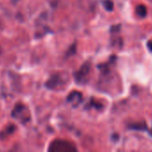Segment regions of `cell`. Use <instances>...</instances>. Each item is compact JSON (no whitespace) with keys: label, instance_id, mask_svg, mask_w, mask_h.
I'll return each instance as SVG.
<instances>
[{"label":"cell","instance_id":"6","mask_svg":"<svg viewBox=\"0 0 152 152\" xmlns=\"http://www.w3.org/2000/svg\"><path fill=\"white\" fill-rule=\"evenodd\" d=\"M104 5H105V8L108 10V11H112L113 8H114V4L111 0H106L104 2Z\"/></svg>","mask_w":152,"mask_h":152},{"label":"cell","instance_id":"8","mask_svg":"<svg viewBox=\"0 0 152 152\" xmlns=\"http://www.w3.org/2000/svg\"><path fill=\"white\" fill-rule=\"evenodd\" d=\"M148 47H149V49L152 52V40L148 42Z\"/></svg>","mask_w":152,"mask_h":152},{"label":"cell","instance_id":"2","mask_svg":"<svg viewBox=\"0 0 152 152\" xmlns=\"http://www.w3.org/2000/svg\"><path fill=\"white\" fill-rule=\"evenodd\" d=\"M13 116L16 118H19L21 121H23V122L28 121L30 119V116H29L27 109L22 104H17L14 107V110L13 111Z\"/></svg>","mask_w":152,"mask_h":152},{"label":"cell","instance_id":"7","mask_svg":"<svg viewBox=\"0 0 152 152\" xmlns=\"http://www.w3.org/2000/svg\"><path fill=\"white\" fill-rule=\"evenodd\" d=\"M130 127L133 128V129H136V130H144V129H146V126L144 125H142V124H137V125L134 124V125L130 126Z\"/></svg>","mask_w":152,"mask_h":152},{"label":"cell","instance_id":"4","mask_svg":"<svg viewBox=\"0 0 152 152\" xmlns=\"http://www.w3.org/2000/svg\"><path fill=\"white\" fill-rule=\"evenodd\" d=\"M82 94L79 93V92H73L70 94V95L68 96V102L70 103L73 104V106H77L79 103H81L82 102Z\"/></svg>","mask_w":152,"mask_h":152},{"label":"cell","instance_id":"5","mask_svg":"<svg viewBox=\"0 0 152 152\" xmlns=\"http://www.w3.org/2000/svg\"><path fill=\"white\" fill-rule=\"evenodd\" d=\"M147 8L144 4H139L137 7H136V13L139 17H142V18H144L146 15H147Z\"/></svg>","mask_w":152,"mask_h":152},{"label":"cell","instance_id":"1","mask_svg":"<svg viewBox=\"0 0 152 152\" xmlns=\"http://www.w3.org/2000/svg\"><path fill=\"white\" fill-rule=\"evenodd\" d=\"M48 151L51 152H74L77 151V148L68 141L57 139L50 143Z\"/></svg>","mask_w":152,"mask_h":152},{"label":"cell","instance_id":"9","mask_svg":"<svg viewBox=\"0 0 152 152\" xmlns=\"http://www.w3.org/2000/svg\"><path fill=\"white\" fill-rule=\"evenodd\" d=\"M0 28H1V21H0Z\"/></svg>","mask_w":152,"mask_h":152},{"label":"cell","instance_id":"3","mask_svg":"<svg viewBox=\"0 0 152 152\" xmlns=\"http://www.w3.org/2000/svg\"><path fill=\"white\" fill-rule=\"evenodd\" d=\"M90 62H86L85 64H83L82 66V68L77 71L75 77L78 83H83L86 81L87 77L90 74Z\"/></svg>","mask_w":152,"mask_h":152}]
</instances>
